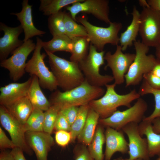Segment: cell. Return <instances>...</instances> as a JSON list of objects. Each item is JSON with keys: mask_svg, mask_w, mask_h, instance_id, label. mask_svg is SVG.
<instances>
[{"mask_svg": "<svg viewBox=\"0 0 160 160\" xmlns=\"http://www.w3.org/2000/svg\"><path fill=\"white\" fill-rule=\"evenodd\" d=\"M51 71L58 87L63 91L71 90L81 85L85 81L78 63L60 57L45 51Z\"/></svg>", "mask_w": 160, "mask_h": 160, "instance_id": "cell-1", "label": "cell"}, {"mask_svg": "<svg viewBox=\"0 0 160 160\" xmlns=\"http://www.w3.org/2000/svg\"><path fill=\"white\" fill-rule=\"evenodd\" d=\"M102 87L92 86L85 80L81 85L71 90L61 92L57 89L50 96L51 104H60L61 108L75 106L80 107L89 104L92 101L99 99L105 94Z\"/></svg>", "mask_w": 160, "mask_h": 160, "instance_id": "cell-2", "label": "cell"}, {"mask_svg": "<svg viewBox=\"0 0 160 160\" xmlns=\"http://www.w3.org/2000/svg\"><path fill=\"white\" fill-rule=\"evenodd\" d=\"M116 85L114 83L105 85L106 91L103 95L92 101L88 104L91 108L98 114L100 119L110 116L120 106L130 107L132 102L140 97V95L135 89L127 94L117 93L115 90Z\"/></svg>", "mask_w": 160, "mask_h": 160, "instance_id": "cell-3", "label": "cell"}, {"mask_svg": "<svg viewBox=\"0 0 160 160\" xmlns=\"http://www.w3.org/2000/svg\"><path fill=\"white\" fill-rule=\"evenodd\" d=\"M133 44L135 56L125 76L126 87L138 85L143 79V75L152 71L156 61L154 55H147L149 47L139 40L135 41Z\"/></svg>", "mask_w": 160, "mask_h": 160, "instance_id": "cell-4", "label": "cell"}, {"mask_svg": "<svg viewBox=\"0 0 160 160\" xmlns=\"http://www.w3.org/2000/svg\"><path fill=\"white\" fill-rule=\"evenodd\" d=\"M105 53L104 50L98 51L91 44L87 55L78 63L85 80L92 86L102 87L114 80L112 76L100 73V68L105 64Z\"/></svg>", "mask_w": 160, "mask_h": 160, "instance_id": "cell-5", "label": "cell"}, {"mask_svg": "<svg viewBox=\"0 0 160 160\" xmlns=\"http://www.w3.org/2000/svg\"><path fill=\"white\" fill-rule=\"evenodd\" d=\"M76 20L84 27L90 42L98 51H103L104 46L107 44L118 45V33L122 27L121 23L111 22L108 27L105 28L91 24L84 15L76 17Z\"/></svg>", "mask_w": 160, "mask_h": 160, "instance_id": "cell-6", "label": "cell"}, {"mask_svg": "<svg viewBox=\"0 0 160 160\" xmlns=\"http://www.w3.org/2000/svg\"><path fill=\"white\" fill-rule=\"evenodd\" d=\"M43 42L41 39L36 37V47L32 57L26 63L25 71L31 76H36L43 88L55 91L57 89L58 86L53 73L45 64L44 60L47 54L41 53Z\"/></svg>", "mask_w": 160, "mask_h": 160, "instance_id": "cell-7", "label": "cell"}, {"mask_svg": "<svg viewBox=\"0 0 160 160\" xmlns=\"http://www.w3.org/2000/svg\"><path fill=\"white\" fill-rule=\"evenodd\" d=\"M148 107L147 102L140 97L130 107L123 111L117 110L107 118H100L99 122L103 127L121 130L124 127L130 123H140L145 117Z\"/></svg>", "mask_w": 160, "mask_h": 160, "instance_id": "cell-8", "label": "cell"}, {"mask_svg": "<svg viewBox=\"0 0 160 160\" xmlns=\"http://www.w3.org/2000/svg\"><path fill=\"white\" fill-rule=\"evenodd\" d=\"M139 33L143 43L149 47H156L160 43V12L149 6L143 7Z\"/></svg>", "mask_w": 160, "mask_h": 160, "instance_id": "cell-9", "label": "cell"}, {"mask_svg": "<svg viewBox=\"0 0 160 160\" xmlns=\"http://www.w3.org/2000/svg\"><path fill=\"white\" fill-rule=\"evenodd\" d=\"M36 47V44L30 39L15 50L10 57L1 61L0 66L8 70L14 81L19 80L25 74L26 60Z\"/></svg>", "mask_w": 160, "mask_h": 160, "instance_id": "cell-10", "label": "cell"}, {"mask_svg": "<svg viewBox=\"0 0 160 160\" xmlns=\"http://www.w3.org/2000/svg\"><path fill=\"white\" fill-rule=\"evenodd\" d=\"M0 121L2 126L9 133L16 147L29 156L33 151L28 144L24 125L16 119L3 105L0 106Z\"/></svg>", "mask_w": 160, "mask_h": 160, "instance_id": "cell-11", "label": "cell"}, {"mask_svg": "<svg viewBox=\"0 0 160 160\" xmlns=\"http://www.w3.org/2000/svg\"><path fill=\"white\" fill-rule=\"evenodd\" d=\"M120 45L116 46L115 52L112 54L110 51L105 54L104 59L107 62L105 67L111 70L112 76L116 85H121L125 82V76L128 72L135 56V54L122 52Z\"/></svg>", "mask_w": 160, "mask_h": 160, "instance_id": "cell-12", "label": "cell"}, {"mask_svg": "<svg viewBox=\"0 0 160 160\" xmlns=\"http://www.w3.org/2000/svg\"><path fill=\"white\" fill-rule=\"evenodd\" d=\"M75 21L76 15L81 12L91 14L98 20L107 24L111 21L109 17V1L107 0H84L66 7Z\"/></svg>", "mask_w": 160, "mask_h": 160, "instance_id": "cell-13", "label": "cell"}, {"mask_svg": "<svg viewBox=\"0 0 160 160\" xmlns=\"http://www.w3.org/2000/svg\"><path fill=\"white\" fill-rule=\"evenodd\" d=\"M138 124L131 123L122 129L129 140L128 153L129 157L126 160H150L146 138H143L139 132Z\"/></svg>", "mask_w": 160, "mask_h": 160, "instance_id": "cell-14", "label": "cell"}, {"mask_svg": "<svg viewBox=\"0 0 160 160\" xmlns=\"http://www.w3.org/2000/svg\"><path fill=\"white\" fill-rule=\"evenodd\" d=\"M25 137L28 144L36 155L37 160H47L48 153L54 144L51 134L44 131H27Z\"/></svg>", "mask_w": 160, "mask_h": 160, "instance_id": "cell-15", "label": "cell"}, {"mask_svg": "<svg viewBox=\"0 0 160 160\" xmlns=\"http://www.w3.org/2000/svg\"><path fill=\"white\" fill-rule=\"evenodd\" d=\"M0 29L4 32V36L0 38V59L1 61L7 59L10 54L23 44V41L18 38L23 30L20 25L11 27L1 22Z\"/></svg>", "mask_w": 160, "mask_h": 160, "instance_id": "cell-16", "label": "cell"}, {"mask_svg": "<svg viewBox=\"0 0 160 160\" xmlns=\"http://www.w3.org/2000/svg\"><path fill=\"white\" fill-rule=\"evenodd\" d=\"M106 128L105 132V160H111L113 155L116 152L122 154L128 153V143L125 138L122 131L117 130L110 127Z\"/></svg>", "mask_w": 160, "mask_h": 160, "instance_id": "cell-17", "label": "cell"}, {"mask_svg": "<svg viewBox=\"0 0 160 160\" xmlns=\"http://www.w3.org/2000/svg\"><path fill=\"white\" fill-rule=\"evenodd\" d=\"M32 79L31 76L21 83L13 82L0 87V105H6L27 96Z\"/></svg>", "mask_w": 160, "mask_h": 160, "instance_id": "cell-18", "label": "cell"}, {"mask_svg": "<svg viewBox=\"0 0 160 160\" xmlns=\"http://www.w3.org/2000/svg\"><path fill=\"white\" fill-rule=\"evenodd\" d=\"M22 5V9L20 12L12 13L11 14L16 15L20 23L24 33L23 40L24 42L34 36H41L46 32L37 29L34 26L32 15V6L28 4V0H23Z\"/></svg>", "mask_w": 160, "mask_h": 160, "instance_id": "cell-19", "label": "cell"}, {"mask_svg": "<svg viewBox=\"0 0 160 160\" xmlns=\"http://www.w3.org/2000/svg\"><path fill=\"white\" fill-rule=\"evenodd\" d=\"M140 133L142 136H146L150 157L160 156V133L155 132L151 122L143 120L138 124Z\"/></svg>", "mask_w": 160, "mask_h": 160, "instance_id": "cell-20", "label": "cell"}, {"mask_svg": "<svg viewBox=\"0 0 160 160\" xmlns=\"http://www.w3.org/2000/svg\"><path fill=\"white\" fill-rule=\"evenodd\" d=\"M132 14V19L130 24L124 31L121 33L119 37V43L123 51L133 45L139 32L140 13L135 6Z\"/></svg>", "mask_w": 160, "mask_h": 160, "instance_id": "cell-21", "label": "cell"}, {"mask_svg": "<svg viewBox=\"0 0 160 160\" xmlns=\"http://www.w3.org/2000/svg\"><path fill=\"white\" fill-rule=\"evenodd\" d=\"M3 106L23 125L25 124L33 109L27 96Z\"/></svg>", "mask_w": 160, "mask_h": 160, "instance_id": "cell-22", "label": "cell"}, {"mask_svg": "<svg viewBox=\"0 0 160 160\" xmlns=\"http://www.w3.org/2000/svg\"><path fill=\"white\" fill-rule=\"evenodd\" d=\"M31 76L32 79L27 96L33 108L45 112L49 109L51 104L41 90L38 77L35 75Z\"/></svg>", "mask_w": 160, "mask_h": 160, "instance_id": "cell-23", "label": "cell"}, {"mask_svg": "<svg viewBox=\"0 0 160 160\" xmlns=\"http://www.w3.org/2000/svg\"><path fill=\"white\" fill-rule=\"evenodd\" d=\"M100 118L98 114L90 108L84 125L77 138L79 142L86 146L90 144L95 133Z\"/></svg>", "mask_w": 160, "mask_h": 160, "instance_id": "cell-24", "label": "cell"}, {"mask_svg": "<svg viewBox=\"0 0 160 160\" xmlns=\"http://www.w3.org/2000/svg\"><path fill=\"white\" fill-rule=\"evenodd\" d=\"M43 48L45 51L53 54L58 51L71 53L72 49V39L66 35L53 36L50 40L43 41Z\"/></svg>", "mask_w": 160, "mask_h": 160, "instance_id": "cell-25", "label": "cell"}, {"mask_svg": "<svg viewBox=\"0 0 160 160\" xmlns=\"http://www.w3.org/2000/svg\"><path fill=\"white\" fill-rule=\"evenodd\" d=\"M103 127L97 125L93 138L88 146L89 152L94 160H103L104 158L103 147L105 137Z\"/></svg>", "mask_w": 160, "mask_h": 160, "instance_id": "cell-26", "label": "cell"}, {"mask_svg": "<svg viewBox=\"0 0 160 160\" xmlns=\"http://www.w3.org/2000/svg\"><path fill=\"white\" fill-rule=\"evenodd\" d=\"M72 49L70 61L79 63L88 54L90 40L88 36H79L72 39Z\"/></svg>", "mask_w": 160, "mask_h": 160, "instance_id": "cell-27", "label": "cell"}, {"mask_svg": "<svg viewBox=\"0 0 160 160\" xmlns=\"http://www.w3.org/2000/svg\"><path fill=\"white\" fill-rule=\"evenodd\" d=\"M84 0H41L39 10L44 15L50 16L56 14L63 7L78 2H82Z\"/></svg>", "mask_w": 160, "mask_h": 160, "instance_id": "cell-28", "label": "cell"}, {"mask_svg": "<svg viewBox=\"0 0 160 160\" xmlns=\"http://www.w3.org/2000/svg\"><path fill=\"white\" fill-rule=\"evenodd\" d=\"M138 92L140 96L148 94H152L154 97L155 101V108L153 111L150 116L145 117L143 120L151 122L155 119L160 118V90L152 88L143 79Z\"/></svg>", "mask_w": 160, "mask_h": 160, "instance_id": "cell-29", "label": "cell"}, {"mask_svg": "<svg viewBox=\"0 0 160 160\" xmlns=\"http://www.w3.org/2000/svg\"><path fill=\"white\" fill-rule=\"evenodd\" d=\"M64 20L66 35L70 38L72 39L77 37L88 36L84 27L76 23L70 13L65 11Z\"/></svg>", "mask_w": 160, "mask_h": 160, "instance_id": "cell-30", "label": "cell"}, {"mask_svg": "<svg viewBox=\"0 0 160 160\" xmlns=\"http://www.w3.org/2000/svg\"><path fill=\"white\" fill-rule=\"evenodd\" d=\"M44 112L37 108H34L25 124V129L27 131H43Z\"/></svg>", "mask_w": 160, "mask_h": 160, "instance_id": "cell-31", "label": "cell"}, {"mask_svg": "<svg viewBox=\"0 0 160 160\" xmlns=\"http://www.w3.org/2000/svg\"><path fill=\"white\" fill-rule=\"evenodd\" d=\"M90 108L88 104L79 107L77 117L71 126L70 132L71 136V142L75 140L83 129Z\"/></svg>", "mask_w": 160, "mask_h": 160, "instance_id": "cell-32", "label": "cell"}, {"mask_svg": "<svg viewBox=\"0 0 160 160\" xmlns=\"http://www.w3.org/2000/svg\"><path fill=\"white\" fill-rule=\"evenodd\" d=\"M64 12L61 10L49 16L48 28L53 36L66 35L64 20Z\"/></svg>", "mask_w": 160, "mask_h": 160, "instance_id": "cell-33", "label": "cell"}, {"mask_svg": "<svg viewBox=\"0 0 160 160\" xmlns=\"http://www.w3.org/2000/svg\"><path fill=\"white\" fill-rule=\"evenodd\" d=\"M61 108V106L60 104H53L44 112V132L50 134L52 133Z\"/></svg>", "mask_w": 160, "mask_h": 160, "instance_id": "cell-34", "label": "cell"}, {"mask_svg": "<svg viewBox=\"0 0 160 160\" xmlns=\"http://www.w3.org/2000/svg\"><path fill=\"white\" fill-rule=\"evenodd\" d=\"M79 107L71 106L62 107L60 110L65 117L71 126L77 116Z\"/></svg>", "mask_w": 160, "mask_h": 160, "instance_id": "cell-35", "label": "cell"}, {"mask_svg": "<svg viewBox=\"0 0 160 160\" xmlns=\"http://www.w3.org/2000/svg\"><path fill=\"white\" fill-rule=\"evenodd\" d=\"M56 143L59 146L64 147L71 141V136L69 132L64 130L57 131L55 135Z\"/></svg>", "mask_w": 160, "mask_h": 160, "instance_id": "cell-36", "label": "cell"}, {"mask_svg": "<svg viewBox=\"0 0 160 160\" xmlns=\"http://www.w3.org/2000/svg\"><path fill=\"white\" fill-rule=\"evenodd\" d=\"M86 146L82 144L75 148L73 151L74 160H94Z\"/></svg>", "mask_w": 160, "mask_h": 160, "instance_id": "cell-37", "label": "cell"}, {"mask_svg": "<svg viewBox=\"0 0 160 160\" xmlns=\"http://www.w3.org/2000/svg\"><path fill=\"white\" fill-rule=\"evenodd\" d=\"M54 129L57 131L64 130L70 132L71 126L65 117L60 111L58 115Z\"/></svg>", "mask_w": 160, "mask_h": 160, "instance_id": "cell-38", "label": "cell"}, {"mask_svg": "<svg viewBox=\"0 0 160 160\" xmlns=\"http://www.w3.org/2000/svg\"><path fill=\"white\" fill-rule=\"evenodd\" d=\"M16 147L11 140L7 136L4 132L0 127V148L1 151L7 149H12Z\"/></svg>", "mask_w": 160, "mask_h": 160, "instance_id": "cell-39", "label": "cell"}, {"mask_svg": "<svg viewBox=\"0 0 160 160\" xmlns=\"http://www.w3.org/2000/svg\"><path fill=\"white\" fill-rule=\"evenodd\" d=\"M145 80L152 88L160 90V78L153 74L151 72L143 75Z\"/></svg>", "mask_w": 160, "mask_h": 160, "instance_id": "cell-40", "label": "cell"}, {"mask_svg": "<svg viewBox=\"0 0 160 160\" xmlns=\"http://www.w3.org/2000/svg\"><path fill=\"white\" fill-rule=\"evenodd\" d=\"M11 152L15 160H26L23 154V152L20 149L15 147L12 149Z\"/></svg>", "mask_w": 160, "mask_h": 160, "instance_id": "cell-41", "label": "cell"}, {"mask_svg": "<svg viewBox=\"0 0 160 160\" xmlns=\"http://www.w3.org/2000/svg\"><path fill=\"white\" fill-rule=\"evenodd\" d=\"M0 160H15V158L10 151L4 150L1 151L0 153Z\"/></svg>", "mask_w": 160, "mask_h": 160, "instance_id": "cell-42", "label": "cell"}, {"mask_svg": "<svg viewBox=\"0 0 160 160\" xmlns=\"http://www.w3.org/2000/svg\"><path fill=\"white\" fill-rule=\"evenodd\" d=\"M147 1L151 8L160 12V0H147Z\"/></svg>", "mask_w": 160, "mask_h": 160, "instance_id": "cell-43", "label": "cell"}, {"mask_svg": "<svg viewBox=\"0 0 160 160\" xmlns=\"http://www.w3.org/2000/svg\"><path fill=\"white\" fill-rule=\"evenodd\" d=\"M153 129L156 133H160V118H157L153 119L151 122Z\"/></svg>", "mask_w": 160, "mask_h": 160, "instance_id": "cell-44", "label": "cell"}, {"mask_svg": "<svg viewBox=\"0 0 160 160\" xmlns=\"http://www.w3.org/2000/svg\"><path fill=\"white\" fill-rule=\"evenodd\" d=\"M151 72L153 74L160 78V60H159L156 58V63Z\"/></svg>", "mask_w": 160, "mask_h": 160, "instance_id": "cell-45", "label": "cell"}, {"mask_svg": "<svg viewBox=\"0 0 160 160\" xmlns=\"http://www.w3.org/2000/svg\"><path fill=\"white\" fill-rule=\"evenodd\" d=\"M155 54L156 58L160 60V43L156 47Z\"/></svg>", "mask_w": 160, "mask_h": 160, "instance_id": "cell-46", "label": "cell"}, {"mask_svg": "<svg viewBox=\"0 0 160 160\" xmlns=\"http://www.w3.org/2000/svg\"><path fill=\"white\" fill-rule=\"evenodd\" d=\"M139 3L143 7H145L148 6L147 1L146 0H139Z\"/></svg>", "mask_w": 160, "mask_h": 160, "instance_id": "cell-47", "label": "cell"}, {"mask_svg": "<svg viewBox=\"0 0 160 160\" xmlns=\"http://www.w3.org/2000/svg\"><path fill=\"white\" fill-rule=\"evenodd\" d=\"M113 160H126V159H124L122 157H120Z\"/></svg>", "mask_w": 160, "mask_h": 160, "instance_id": "cell-48", "label": "cell"}, {"mask_svg": "<svg viewBox=\"0 0 160 160\" xmlns=\"http://www.w3.org/2000/svg\"><path fill=\"white\" fill-rule=\"evenodd\" d=\"M156 160H160V156H159V157Z\"/></svg>", "mask_w": 160, "mask_h": 160, "instance_id": "cell-49", "label": "cell"}, {"mask_svg": "<svg viewBox=\"0 0 160 160\" xmlns=\"http://www.w3.org/2000/svg\"><path fill=\"white\" fill-rule=\"evenodd\" d=\"M136 160H142V159H137Z\"/></svg>", "mask_w": 160, "mask_h": 160, "instance_id": "cell-50", "label": "cell"}]
</instances>
